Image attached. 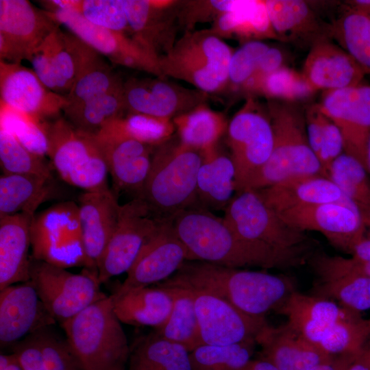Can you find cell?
<instances>
[{"instance_id": "cell-12", "label": "cell", "mask_w": 370, "mask_h": 370, "mask_svg": "<svg viewBox=\"0 0 370 370\" xmlns=\"http://www.w3.org/2000/svg\"><path fill=\"white\" fill-rule=\"evenodd\" d=\"M227 143L236 169V193L268 161L273 147V132L267 109L252 97L228 123Z\"/></svg>"}, {"instance_id": "cell-35", "label": "cell", "mask_w": 370, "mask_h": 370, "mask_svg": "<svg viewBox=\"0 0 370 370\" xmlns=\"http://www.w3.org/2000/svg\"><path fill=\"white\" fill-rule=\"evenodd\" d=\"M327 33L354 58L365 74H370V5L360 6L346 1Z\"/></svg>"}, {"instance_id": "cell-25", "label": "cell", "mask_w": 370, "mask_h": 370, "mask_svg": "<svg viewBox=\"0 0 370 370\" xmlns=\"http://www.w3.org/2000/svg\"><path fill=\"white\" fill-rule=\"evenodd\" d=\"M56 321L30 280L0 291V344L11 346L29 334Z\"/></svg>"}, {"instance_id": "cell-34", "label": "cell", "mask_w": 370, "mask_h": 370, "mask_svg": "<svg viewBox=\"0 0 370 370\" xmlns=\"http://www.w3.org/2000/svg\"><path fill=\"white\" fill-rule=\"evenodd\" d=\"M114 312L121 323L156 328L168 319L173 298L164 288L158 285L139 287L120 295H110Z\"/></svg>"}, {"instance_id": "cell-5", "label": "cell", "mask_w": 370, "mask_h": 370, "mask_svg": "<svg viewBox=\"0 0 370 370\" xmlns=\"http://www.w3.org/2000/svg\"><path fill=\"white\" fill-rule=\"evenodd\" d=\"M60 325L82 370H126L130 347L111 296Z\"/></svg>"}, {"instance_id": "cell-32", "label": "cell", "mask_w": 370, "mask_h": 370, "mask_svg": "<svg viewBox=\"0 0 370 370\" xmlns=\"http://www.w3.org/2000/svg\"><path fill=\"white\" fill-rule=\"evenodd\" d=\"M40 328L13 344L23 370H82L67 338L52 328Z\"/></svg>"}, {"instance_id": "cell-53", "label": "cell", "mask_w": 370, "mask_h": 370, "mask_svg": "<svg viewBox=\"0 0 370 370\" xmlns=\"http://www.w3.org/2000/svg\"><path fill=\"white\" fill-rule=\"evenodd\" d=\"M242 0H210L180 1L178 22L186 27L187 31L199 22L213 21L221 14L238 8Z\"/></svg>"}, {"instance_id": "cell-4", "label": "cell", "mask_w": 370, "mask_h": 370, "mask_svg": "<svg viewBox=\"0 0 370 370\" xmlns=\"http://www.w3.org/2000/svg\"><path fill=\"white\" fill-rule=\"evenodd\" d=\"M202 160L200 151L186 146L174 134L155 147L140 199L162 217L198 206L197 180Z\"/></svg>"}, {"instance_id": "cell-58", "label": "cell", "mask_w": 370, "mask_h": 370, "mask_svg": "<svg viewBox=\"0 0 370 370\" xmlns=\"http://www.w3.org/2000/svg\"><path fill=\"white\" fill-rule=\"evenodd\" d=\"M352 258L354 260L364 263L370 262V238L365 236L354 246Z\"/></svg>"}, {"instance_id": "cell-49", "label": "cell", "mask_w": 370, "mask_h": 370, "mask_svg": "<svg viewBox=\"0 0 370 370\" xmlns=\"http://www.w3.org/2000/svg\"><path fill=\"white\" fill-rule=\"evenodd\" d=\"M0 128L12 134L32 153L42 158L47 156V139L43 121L1 104Z\"/></svg>"}, {"instance_id": "cell-60", "label": "cell", "mask_w": 370, "mask_h": 370, "mask_svg": "<svg viewBox=\"0 0 370 370\" xmlns=\"http://www.w3.org/2000/svg\"><path fill=\"white\" fill-rule=\"evenodd\" d=\"M0 370H23L16 356L11 354H1Z\"/></svg>"}, {"instance_id": "cell-26", "label": "cell", "mask_w": 370, "mask_h": 370, "mask_svg": "<svg viewBox=\"0 0 370 370\" xmlns=\"http://www.w3.org/2000/svg\"><path fill=\"white\" fill-rule=\"evenodd\" d=\"M255 341L262 348V358L278 370H311L334 356L287 322L277 327L266 323Z\"/></svg>"}, {"instance_id": "cell-31", "label": "cell", "mask_w": 370, "mask_h": 370, "mask_svg": "<svg viewBox=\"0 0 370 370\" xmlns=\"http://www.w3.org/2000/svg\"><path fill=\"white\" fill-rule=\"evenodd\" d=\"M35 214L0 218V291L29 280L31 225Z\"/></svg>"}, {"instance_id": "cell-63", "label": "cell", "mask_w": 370, "mask_h": 370, "mask_svg": "<svg viewBox=\"0 0 370 370\" xmlns=\"http://www.w3.org/2000/svg\"><path fill=\"white\" fill-rule=\"evenodd\" d=\"M354 261L356 263V264H357L358 267L359 268V269L363 273H365L366 275H367L369 278H370V262H369L361 263V262H357L356 260H354Z\"/></svg>"}, {"instance_id": "cell-17", "label": "cell", "mask_w": 370, "mask_h": 370, "mask_svg": "<svg viewBox=\"0 0 370 370\" xmlns=\"http://www.w3.org/2000/svg\"><path fill=\"white\" fill-rule=\"evenodd\" d=\"M322 112L339 129L344 153L367 169V146L370 134V86L325 90L318 103Z\"/></svg>"}, {"instance_id": "cell-38", "label": "cell", "mask_w": 370, "mask_h": 370, "mask_svg": "<svg viewBox=\"0 0 370 370\" xmlns=\"http://www.w3.org/2000/svg\"><path fill=\"white\" fill-rule=\"evenodd\" d=\"M172 121L180 140L201 153L218 146L229 123L222 112L211 109L206 103L174 117Z\"/></svg>"}, {"instance_id": "cell-19", "label": "cell", "mask_w": 370, "mask_h": 370, "mask_svg": "<svg viewBox=\"0 0 370 370\" xmlns=\"http://www.w3.org/2000/svg\"><path fill=\"white\" fill-rule=\"evenodd\" d=\"M0 103L40 121L61 116L67 105L40 81L33 69L0 60Z\"/></svg>"}, {"instance_id": "cell-16", "label": "cell", "mask_w": 370, "mask_h": 370, "mask_svg": "<svg viewBox=\"0 0 370 370\" xmlns=\"http://www.w3.org/2000/svg\"><path fill=\"white\" fill-rule=\"evenodd\" d=\"M60 24L27 0L0 1V60L21 63Z\"/></svg>"}, {"instance_id": "cell-24", "label": "cell", "mask_w": 370, "mask_h": 370, "mask_svg": "<svg viewBox=\"0 0 370 370\" xmlns=\"http://www.w3.org/2000/svg\"><path fill=\"white\" fill-rule=\"evenodd\" d=\"M123 3L132 38L158 58L173 47L180 1L123 0Z\"/></svg>"}, {"instance_id": "cell-13", "label": "cell", "mask_w": 370, "mask_h": 370, "mask_svg": "<svg viewBox=\"0 0 370 370\" xmlns=\"http://www.w3.org/2000/svg\"><path fill=\"white\" fill-rule=\"evenodd\" d=\"M99 55L76 36L58 26L27 60L47 88L66 97L84 69Z\"/></svg>"}, {"instance_id": "cell-2", "label": "cell", "mask_w": 370, "mask_h": 370, "mask_svg": "<svg viewBox=\"0 0 370 370\" xmlns=\"http://www.w3.org/2000/svg\"><path fill=\"white\" fill-rule=\"evenodd\" d=\"M224 212V221L236 235L272 258L280 269L301 266L314 254V244L306 232L284 221L257 190L236 193Z\"/></svg>"}, {"instance_id": "cell-28", "label": "cell", "mask_w": 370, "mask_h": 370, "mask_svg": "<svg viewBox=\"0 0 370 370\" xmlns=\"http://www.w3.org/2000/svg\"><path fill=\"white\" fill-rule=\"evenodd\" d=\"M77 206L84 249L92 271L97 274V264L116 225L120 205L107 188L84 192Z\"/></svg>"}, {"instance_id": "cell-29", "label": "cell", "mask_w": 370, "mask_h": 370, "mask_svg": "<svg viewBox=\"0 0 370 370\" xmlns=\"http://www.w3.org/2000/svg\"><path fill=\"white\" fill-rule=\"evenodd\" d=\"M275 312L284 315L288 323L318 345L336 323L357 312L329 299L306 295L297 290Z\"/></svg>"}, {"instance_id": "cell-1", "label": "cell", "mask_w": 370, "mask_h": 370, "mask_svg": "<svg viewBox=\"0 0 370 370\" xmlns=\"http://www.w3.org/2000/svg\"><path fill=\"white\" fill-rule=\"evenodd\" d=\"M157 285L208 292L243 314L262 320L296 291L294 282L284 275L202 261L185 262L174 275Z\"/></svg>"}, {"instance_id": "cell-51", "label": "cell", "mask_w": 370, "mask_h": 370, "mask_svg": "<svg viewBox=\"0 0 370 370\" xmlns=\"http://www.w3.org/2000/svg\"><path fill=\"white\" fill-rule=\"evenodd\" d=\"M73 10L95 25L130 36L123 0H77Z\"/></svg>"}, {"instance_id": "cell-10", "label": "cell", "mask_w": 370, "mask_h": 370, "mask_svg": "<svg viewBox=\"0 0 370 370\" xmlns=\"http://www.w3.org/2000/svg\"><path fill=\"white\" fill-rule=\"evenodd\" d=\"M29 280L49 312L60 325L107 297L101 291L96 273L86 269L85 273L75 274L32 256Z\"/></svg>"}, {"instance_id": "cell-7", "label": "cell", "mask_w": 370, "mask_h": 370, "mask_svg": "<svg viewBox=\"0 0 370 370\" xmlns=\"http://www.w3.org/2000/svg\"><path fill=\"white\" fill-rule=\"evenodd\" d=\"M232 53L210 29L190 30L159 58V65L164 77L185 81L208 94L218 92L227 87Z\"/></svg>"}, {"instance_id": "cell-44", "label": "cell", "mask_w": 370, "mask_h": 370, "mask_svg": "<svg viewBox=\"0 0 370 370\" xmlns=\"http://www.w3.org/2000/svg\"><path fill=\"white\" fill-rule=\"evenodd\" d=\"M256 343L202 344L190 352L192 370H241L251 360Z\"/></svg>"}, {"instance_id": "cell-6", "label": "cell", "mask_w": 370, "mask_h": 370, "mask_svg": "<svg viewBox=\"0 0 370 370\" xmlns=\"http://www.w3.org/2000/svg\"><path fill=\"white\" fill-rule=\"evenodd\" d=\"M267 107L273 132V150L243 190H258L296 175H321L319 162L309 144L305 113L279 100L269 101Z\"/></svg>"}, {"instance_id": "cell-62", "label": "cell", "mask_w": 370, "mask_h": 370, "mask_svg": "<svg viewBox=\"0 0 370 370\" xmlns=\"http://www.w3.org/2000/svg\"><path fill=\"white\" fill-rule=\"evenodd\" d=\"M366 230H368L367 237L370 238V210H360Z\"/></svg>"}, {"instance_id": "cell-30", "label": "cell", "mask_w": 370, "mask_h": 370, "mask_svg": "<svg viewBox=\"0 0 370 370\" xmlns=\"http://www.w3.org/2000/svg\"><path fill=\"white\" fill-rule=\"evenodd\" d=\"M257 191L264 203L277 213L339 201L346 197L330 179L320 174L291 177Z\"/></svg>"}, {"instance_id": "cell-55", "label": "cell", "mask_w": 370, "mask_h": 370, "mask_svg": "<svg viewBox=\"0 0 370 370\" xmlns=\"http://www.w3.org/2000/svg\"><path fill=\"white\" fill-rule=\"evenodd\" d=\"M284 56L282 51L275 47H270L260 59L254 73L243 85L241 90L252 93L257 85L266 76L284 66Z\"/></svg>"}, {"instance_id": "cell-15", "label": "cell", "mask_w": 370, "mask_h": 370, "mask_svg": "<svg viewBox=\"0 0 370 370\" xmlns=\"http://www.w3.org/2000/svg\"><path fill=\"white\" fill-rule=\"evenodd\" d=\"M278 214L295 228L321 233L333 247L349 254L366 233L360 209L347 197L339 201L299 207Z\"/></svg>"}, {"instance_id": "cell-23", "label": "cell", "mask_w": 370, "mask_h": 370, "mask_svg": "<svg viewBox=\"0 0 370 370\" xmlns=\"http://www.w3.org/2000/svg\"><path fill=\"white\" fill-rule=\"evenodd\" d=\"M91 135L103 153L115 190L132 193L134 198H140L150 171L155 147L101 132Z\"/></svg>"}, {"instance_id": "cell-41", "label": "cell", "mask_w": 370, "mask_h": 370, "mask_svg": "<svg viewBox=\"0 0 370 370\" xmlns=\"http://www.w3.org/2000/svg\"><path fill=\"white\" fill-rule=\"evenodd\" d=\"M162 288L171 295L173 308L166 321L154 328L153 331L161 337L181 345L190 352L203 344L191 292L178 287Z\"/></svg>"}, {"instance_id": "cell-27", "label": "cell", "mask_w": 370, "mask_h": 370, "mask_svg": "<svg viewBox=\"0 0 370 370\" xmlns=\"http://www.w3.org/2000/svg\"><path fill=\"white\" fill-rule=\"evenodd\" d=\"M301 74L314 92L356 86L366 75L347 52L326 36L312 44Z\"/></svg>"}, {"instance_id": "cell-61", "label": "cell", "mask_w": 370, "mask_h": 370, "mask_svg": "<svg viewBox=\"0 0 370 370\" xmlns=\"http://www.w3.org/2000/svg\"><path fill=\"white\" fill-rule=\"evenodd\" d=\"M241 370H278L269 361L261 358L251 360Z\"/></svg>"}, {"instance_id": "cell-21", "label": "cell", "mask_w": 370, "mask_h": 370, "mask_svg": "<svg viewBox=\"0 0 370 370\" xmlns=\"http://www.w3.org/2000/svg\"><path fill=\"white\" fill-rule=\"evenodd\" d=\"M188 290L193 297L203 344L230 345L255 341L267 323L266 319H256L243 314L214 294Z\"/></svg>"}, {"instance_id": "cell-33", "label": "cell", "mask_w": 370, "mask_h": 370, "mask_svg": "<svg viewBox=\"0 0 370 370\" xmlns=\"http://www.w3.org/2000/svg\"><path fill=\"white\" fill-rule=\"evenodd\" d=\"M201 154L197 180L198 206L225 210L236 188L234 162L230 154L222 152L218 146Z\"/></svg>"}, {"instance_id": "cell-18", "label": "cell", "mask_w": 370, "mask_h": 370, "mask_svg": "<svg viewBox=\"0 0 370 370\" xmlns=\"http://www.w3.org/2000/svg\"><path fill=\"white\" fill-rule=\"evenodd\" d=\"M186 261H190L188 251L176 234L172 218H166L144 245L125 280L112 295H120L134 288L164 282Z\"/></svg>"}, {"instance_id": "cell-9", "label": "cell", "mask_w": 370, "mask_h": 370, "mask_svg": "<svg viewBox=\"0 0 370 370\" xmlns=\"http://www.w3.org/2000/svg\"><path fill=\"white\" fill-rule=\"evenodd\" d=\"M30 238L33 258L64 269L84 266L95 273L84 249L76 203L60 202L35 214Z\"/></svg>"}, {"instance_id": "cell-22", "label": "cell", "mask_w": 370, "mask_h": 370, "mask_svg": "<svg viewBox=\"0 0 370 370\" xmlns=\"http://www.w3.org/2000/svg\"><path fill=\"white\" fill-rule=\"evenodd\" d=\"M309 261L317 275L313 295L336 299L359 312L370 309V278L352 258L320 253Z\"/></svg>"}, {"instance_id": "cell-43", "label": "cell", "mask_w": 370, "mask_h": 370, "mask_svg": "<svg viewBox=\"0 0 370 370\" xmlns=\"http://www.w3.org/2000/svg\"><path fill=\"white\" fill-rule=\"evenodd\" d=\"M175 132V126L171 119L127 112L99 132L129 138L156 147L170 139Z\"/></svg>"}, {"instance_id": "cell-48", "label": "cell", "mask_w": 370, "mask_h": 370, "mask_svg": "<svg viewBox=\"0 0 370 370\" xmlns=\"http://www.w3.org/2000/svg\"><path fill=\"white\" fill-rule=\"evenodd\" d=\"M0 164L2 174L27 175L53 179L45 158L23 147L12 134L0 128Z\"/></svg>"}, {"instance_id": "cell-64", "label": "cell", "mask_w": 370, "mask_h": 370, "mask_svg": "<svg viewBox=\"0 0 370 370\" xmlns=\"http://www.w3.org/2000/svg\"><path fill=\"white\" fill-rule=\"evenodd\" d=\"M366 162H367V171L368 174L370 175V134L369 136L367 146Z\"/></svg>"}, {"instance_id": "cell-39", "label": "cell", "mask_w": 370, "mask_h": 370, "mask_svg": "<svg viewBox=\"0 0 370 370\" xmlns=\"http://www.w3.org/2000/svg\"><path fill=\"white\" fill-rule=\"evenodd\" d=\"M126 370H192L190 352L153 331L130 347Z\"/></svg>"}, {"instance_id": "cell-8", "label": "cell", "mask_w": 370, "mask_h": 370, "mask_svg": "<svg viewBox=\"0 0 370 370\" xmlns=\"http://www.w3.org/2000/svg\"><path fill=\"white\" fill-rule=\"evenodd\" d=\"M51 164L66 183L84 192L108 188L103 153L91 134L74 127L64 116L43 121Z\"/></svg>"}, {"instance_id": "cell-47", "label": "cell", "mask_w": 370, "mask_h": 370, "mask_svg": "<svg viewBox=\"0 0 370 370\" xmlns=\"http://www.w3.org/2000/svg\"><path fill=\"white\" fill-rule=\"evenodd\" d=\"M370 339V318L360 312L336 323L326 333L319 346L331 355L359 352Z\"/></svg>"}, {"instance_id": "cell-3", "label": "cell", "mask_w": 370, "mask_h": 370, "mask_svg": "<svg viewBox=\"0 0 370 370\" xmlns=\"http://www.w3.org/2000/svg\"><path fill=\"white\" fill-rule=\"evenodd\" d=\"M171 218L174 230L188 249L190 261L237 269L280 268L272 258L238 237L223 218L204 208L195 206Z\"/></svg>"}, {"instance_id": "cell-14", "label": "cell", "mask_w": 370, "mask_h": 370, "mask_svg": "<svg viewBox=\"0 0 370 370\" xmlns=\"http://www.w3.org/2000/svg\"><path fill=\"white\" fill-rule=\"evenodd\" d=\"M49 12L60 25L112 62L164 77L159 58L130 36L95 25L73 9H56Z\"/></svg>"}, {"instance_id": "cell-11", "label": "cell", "mask_w": 370, "mask_h": 370, "mask_svg": "<svg viewBox=\"0 0 370 370\" xmlns=\"http://www.w3.org/2000/svg\"><path fill=\"white\" fill-rule=\"evenodd\" d=\"M166 218L155 213L140 198L120 205L116 225L97 264L100 284L127 273L144 245Z\"/></svg>"}, {"instance_id": "cell-20", "label": "cell", "mask_w": 370, "mask_h": 370, "mask_svg": "<svg viewBox=\"0 0 370 370\" xmlns=\"http://www.w3.org/2000/svg\"><path fill=\"white\" fill-rule=\"evenodd\" d=\"M123 95L127 112L171 120L206 103L208 96L160 77L130 79L124 82Z\"/></svg>"}, {"instance_id": "cell-56", "label": "cell", "mask_w": 370, "mask_h": 370, "mask_svg": "<svg viewBox=\"0 0 370 370\" xmlns=\"http://www.w3.org/2000/svg\"><path fill=\"white\" fill-rule=\"evenodd\" d=\"M305 120L309 144L317 156L328 118L322 112L319 104H314L306 109Z\"/></svg>"}, {"instance_id": "cell-40", "label": "cell", "mask_w": 370, "mask_h": 370, "mask_svg": "<svg viewBox=\"0 0 370 370\" xmlns=\"http://www.w3.org/2000/svg\"><path fill=\"white\" fill-rule=\"evenodd\" d=\"M210 30L220 38L278 39L270 22L265 1L242 0L238 8L219 16Z\"/></svg>"}, {"instance_id": "cell-42", "label": "cell", "mask_w": 370, "mask_h": 370, "mask_svg": "<svg viewBox=\"0 0 370 370\" xmlns=\"http://www.w3.org/2000/svg\"><path fill=\"white\" fill-rule=\"evenodd\" d=\"M127 112L123 87L109 92L79 105L66 108L64 116L77 130L95 134L112 121Z\"/></svg>"}, {"instance_id": "cell-54", "label": "cell", "mask_w": 370, "mask_h": 370, "mask_svg": "<svg viewBox=\"0 0 370 370\" xmlns=\"http://www.w3.org/2000/svg\"><path fill=\"white\" fill-rule=\"evenodd\" d=\"M343 152L344 143L341 131L328 118L321 146L317 154L322 175L329 179V173L333 162Z\"/></svg>"}, {"instance_id": "cell-50", "label": "cell", "mask_w": 370, "mask_h": 370, "mask_svg": "<svg viewBox=\"0 0 370 370\" xmlns=\"http://www.w3.org/2000/svg\"><path fill=\"white\" fill-rule=\"evenodd\" d=\"M314 92L302 74L282 66L262 79L252 93H258L271 100L292 101Z\"/></svg>"}, {"instance_id": "cell-57", "label": "cell", "mask_w": 370, "mask_h": 370, "mask_svg": "<svg viewBox=\"0 0 370 370\" xmlns=\"http://www.w3.org/2000/svg\"><path fill=\"white\" fill-rule=\"evenodd\" d=\"M358 353L335 355L329 361L317 365L311 370H347Z\"/></svg>"}, {"instance_id": "cell-59", "label": "cell", "mask_w": 370, "mask_h": 370, "mask_svg": "<svg viewBox=\"0 0 370 370\" xmlns=\"http://www.w3.org/2000/svg\"><path fill=\"white\" fill-rule=\"evenodd\" d=\"M347 370H370V340L357 354Z\"/></svg>"}, {"instance_id": "cell-46", "label": "cell", "mask_w": 370, "mask_h": 370, "mask_svg": "<svg viewBox=\"0 0 370 370\" xmlns=\"http://www.w3.org/2000/svg\"><path fill=\"white\" fill-rule=\"evenodd\" d=\"M365 166L355 158L343 153L333 162L329 179L360 210H370V180Z\"/></svg>"}, {"instance_id": "cell-45", "label": "cell", "mask_w": 370, "mask_h": 370, "mask_svg": "<svg viewBox=\"0 0 370 370\" xmlns=\"http://www.w3.org/2000/svg\"><path fill=\"white\" fill-rule=\"evenodd\" d=\"M123 84L124 82L99 55L84 69L71 91L65 97L67 101L66 108L79 105L97 96L121 89Z\"/></svg>"}, {"instance_id": "cell-36", "label": "cell", "mask_w": 370, "mask_h": 370, "mask_svg": "<svg viewBox=\"0 0 370 370\" xmlns=\"http://www.w3.org/2000/svg\"><path fill=\"white\" fill-rule=\"evenodd\" d=\"M53 179L34 175L2 174L0 177V218L19 213L35 214L55 195Z\"/></svg>"}, {"instance_id": "cell-52", "label": "cell", "mask_w": 370, "mask_h": 370, "mask_svg": "<svg viewBox=\"0 0 370 370\" xmlns=\"http://www.w3.org/2000/svg\"><path fill=\"white\" fill-rule=\"evenodd\" d=\"M269 48L260 40H249L233 52L229 64L228 85L233 89L240 90L253 75L260 59Z\"/></svg>"}, {"instance_id": "cell-37", "label": "cell", "mask_w": 370, "mask_h": 370, "mask_svg": "<svg viewBox=\"0 0 370 370\" xmlns=\"http://www.w3.org/2000/svg\"><path fill=\"white\" fill-rule=\"evenodd\" d=\"M265 3L278 40L290 42L311 39L313 43L325 36L314 13L306 1L267 0Z\"/></svg>"}]
</instances>
